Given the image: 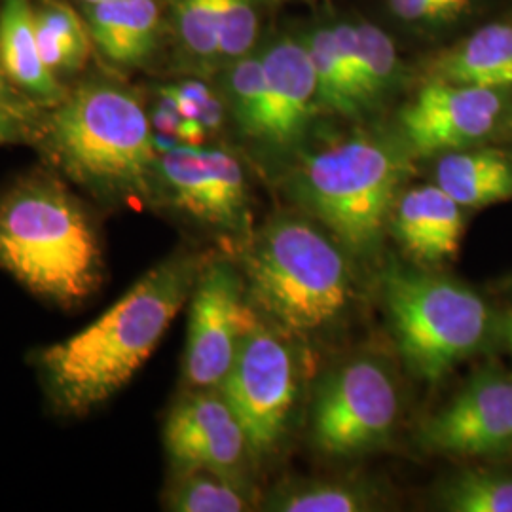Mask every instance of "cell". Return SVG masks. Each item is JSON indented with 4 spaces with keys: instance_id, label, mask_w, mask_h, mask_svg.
<instances>
[{
    "instance_id": "83f0119b",
    "label": "cell",
    "mask_w": 512,
    "mask_h": 512,
    "mask_svg": "<svg viewBox=\"0 0 512 512\" xmlns=\"http://www.w3.org/2000/svg\"><path fill=\"white\" fill-rule=\"evenodd\" d=\"M219 4L220 61H236L249 55L255 44L256 21L253 0H217Z\"/></svg>"
},
{
    "instance_id": "9a60e30c",
    "label": "cell",
    "mask_w": 512,
    "mask_h": 512,
    "mask_svg": "<svg viewBox=\"0 0 512 512\" xmlns=\"http://www.w3.org/2000/svg\"><path fill=\"white\" fill-rule=\"evenodd\" d=\"M262 67L268 92L266 141L289 145L321 105L308 48L294 38L277 40L262 55Z\"/></svg>"
},
{
    "instance_id": "cb8c5ba5",
    "label": "cell",
    "mask_w": 512,
    "mask_h": 512,
    "mask_svg": "<svg viewBox=\"0 0 512 512\" xmlns=\"http://www.w3.org/2000/svg\"><path fill=\"white\" fill-rule=\"evenodd\" d=\"M226 93L230 109L243 133L266 141L268 92L262 57L243 55L232 61L226 73Z\"/></svg>"
},
{
    "instance_id": "d4e9b609",
    "label": "cell",
    "mask_w": 512,
    "mask_h": 512,
    "mask_svg": "<svg viewBox=\"0 0 512 512\" xmlns=\"http://www.w3.org/2000/svg\"><path fill=\"white\" fill-rule=\"evenodd\" d=\"M440 509L452 512H512V476L463 471L439 490Z\"/></svg>"
},
{
    "instance_id": "277c9868",
    "label": "cell",
    "mask_w": 512,
    "mask_h": 512,
    "mask_svg": "<svg viewBox=\"0 0 512 512\" xmlns=\"http://www.w3.org/2000/svg\"><path fill=\"white\" fill-rule=\"evenodd\" d=\"M349 253L313 219L277 215L245 241L241 272L255 308L287 336L330 329L353 296Z\"/></svg>"
},
{
    "instance_id": "7a4b0ae2",
    "label": "cell",
    "mask_w": 512,
    "mask_h": 512,
    "mask_svg": "<svg viewBox=\"0 0 512 512\" xmlns=\"http://www.w3.org/2000/svg\"><path fill=\"white\" fill-rule=\"evenodd\" d=\"M42 141L52 162L93 198L131 209L158 200L154 128L126 88L84 82L55 105Z\"/></svg>"
},
{
    "instance_id": "9c48e42d",
    "label": "cell",
    "mask_w": 512,
    "mask_h": 512,
    "mask_svg": "<svg viewBox=\"0 0 512 512\" xmlns=\"http://www.w3.org/2000/svg\"><path fill=\"white\" fill-rule=\"evenodd\" d=\"M219 389L238 416L253 458L272 456L287 433L298 393L294 353L285 332L258 323Z\"/></svg>"
},
{
    "instance_id": "6da1fadb",
    "label": "cell",
    "mask_w": 512,
    "mask_h": 512,
    "mask_svg": "<svg viewBox=\"0 0 512 512\" xmlns=\"http://www.w3.org/2000/svg\"><path fill=\"white\" fill-rule=\"evenodd\" d=\"M205 260L167 256L92 325L38 351V380L55 414L86 416L131 382L188 304Z\"/></svg>"
},
{
    "instance_id": "4dcf8cb0",
    "label": "cell",
    "mask_w": 512,
    "mask_h": 512,
    "mask_svg": "<svg viewBox=\"0 0 512 512\" xmlns=\"http://www.w3.org/2000/svg\"><path fill=\"white\" fill-rule=\"evenodd\" d=\"M391 10L408 21H444L458 14L442 0H389Z\"/></svg>"
},
{
    "instance_id": "f1b7e54d",
    "label": "cell",
    "mask_w": 512,
    "mask_h": 512,
    "mask_svg": "<svg viewBox=\"0 0 512 512\" xmlns=\"http://www.w3.org/2000/svg\"><path fill=\"white\" fill-rule=\"evenodd\" d=\"M164 90L175 99L184 116L200 122L207 133L217 131L222 126L224 107L219 97L203 82L186 80L175 86H165Z\"/></svg>"
},
{
    "instance_id": "e575fe53",
    "label": "cell",
    "mask_w": 512,
    "mask_h": 512,
    "mask_svg": "<svg viewBox=\"0 0 512 512\" xmlns=\"http://www.w3.org/2000/svg\"><path fill=\"white\" fill-rule=\"evenodd\" d=\"M86 6H93V4H101V2H109V0H82Z\"/></svg>"
},
{
    "instance_id": "1f68e13d",
    "label": "cell",
    "mask_w": 512,
    "mask_h": 512,
    "mask_svg": "<svg viewBox=\"0 0 512 512\" xmlns=\"http://www.w3.org/2000/svg\"><path fill=\"white\" fill-rule=\"evenodd\" d=\"M19 90L8 80V76L0 67V109L8 110L12 114H16L19 118L29 122V110L27 103L23 99V95H19Z\"/></svg>"
},
{
    "instance_id": "f546056e",
    "label": "cell",
    "mask_w": 512,
    "mask_h": 512,
    "mask_svg": "<svg viewBox=\"0 0 512 512\" xmlns=\"http://www.w3.org/2000/svg\"><path fill=\"white\" fill-rule=\"evenodd\" d=\"M150 122H152L154 131L167 133V135L179 139L183 145L198 147L207 137V131L203 129L202 124L186 118L177 107L175 99L165 92L164 88L160 90V101L150 116Z\"/></svg>"
},
{
    "instance_id": "8fae6325",
    "label": "cell",
    "mask_w": 512,
    "mask_h": 512,
    "mask_svg": "<svg viewBox=\"0 0 512 512\" xmlns=\"http://www.w3.org/2000/svg\"><path fill=\"white\" fill-rule=\"evenodd\" d=\"M425 452L461 458L495 456L512 448V374L484 370L458 395L423 421Z\"/></svg>"
},
{
    "instance_id": "4fadbf2b",
    "label": "cell",
    "mask_w": 512,
    "mask_h": 512,
    "mask_svg": "<svg viewBox=\"0 0 512 512\" xmlns=\"http://www.w3.org/2000/svg\"><path fill=\"white\" fill-rule=\"evenodd\" d=\"M167 458L177 471L207 469L245 478L253 458L247 435L219 387L188 389L167 414Z\"/></svg>"
},
{
    "instance_id": "44dd1931",
    "label": "cell",
    "mask_w": 512,
    "mask_h": 512,
    "mask_svg": "<svg viewBox=\"0 0 512 512\" xmlns=\"http://www.w3.org/2000/svg\"><path fill=\"white\" fill-rule=\"evenodd\" d=\"M167 511L243 512L253 507V490L245 478L207 469L177 471L164 495Z\"/></svg>"
},
{
    "instance_id": "7c38bea8",
    "label": "cell",
    "mask_w": 512,
    "mask_h": 512,
    "mask_svg": "<svg viewBox=\"0 0 512 512\" xmlns=\"http://www.w3.org/2000/svg\"><path fill=\"white\" fill-rule=\"evenodd\" d=\"M503 95L429 80L401 114L404 145L418 156L475 147L497 128L507 109Z\"/></svg>"
},
{
    "instance_id": "d590c367",
    "label": "cell",
    "mask_w": 512,
    "mask_h": 512,
    "mask_svg": "<svg viewBox=\"0 0 512 512\" xmlns=\"http://www.w3.org/2000/svg\"><path fill=\"white\" fill-rule=\"evenodd\" d=\"M507 338H509V346H511L512 353V319L509 321V329H507Z\"/></svg>"
},
{
    "instance_id": "2e32d148",
    "label": "cell",
    "mask_w": 512,
    "mask_h": 512,
    "mask_svg": "<svg viewBox=\"0 0 512 512\" xmlns=\"http://www.w3.org/2000/svg\"><path fill=\"white\" fill-rule=\"evenodd\" d=\"M0 67L19 93L40 105L55 107L67 95L42 61L31 0H2L0 4Z\"/></svg>"
},
{
    "instance_id": "e0dca14e",
    "label": "cell",
    "mask_w": 512,
    "mask_h": 512,
    "mask_svg": "<svg viewBox=\"0 0 512 512\" xmlns=\"http://www.w3.org/2000/svg\"><path fill=\"white\" fill-rule=\"evenodd\" d=\"M88 31L101 54L118 67H137L154 52L160 37L156 0H109L86 8Z\"/></svg>"
},
{
    "instance_id": "ba28073f",
    "label": "cell",
    "mask_w": 512,
    "mask_h": 512,
    "mask_svg": "<svg viewBox=\"0 0 512 512\" xmlns=\"http://www.w3.org/2000/svg\"><path fill=\"white\" fill-rule=\"evenodd\" d=\"M188 304L184 382L188 389L220 387L243 340L260 323L243 272L207 256Z\"/></svg>"
},
{
    "instance_id": "5bb4252c",
    "label": "cell",
    "mask_w": 512,
    "mask_h": 512,
    "mask_svg": "<svg viewBox=\"0 0 512 512\" xmlns=\"http://www.w3.org/2000/svg\"><path fill=\"white\" fill-rule=\"evenodd\" d=\"M465 232V209L437 184L403 190L389 220V234L420 268L454 260Z\"/></svg>"
},
{
    "instance_id": "d6a6232c",
    "label": "cell",
    "mask_w": 512,
    "mask_h": 512,
    "mask_svg": "<svg viewBox=\"0 0 512 512\" xmlns=\"http://www.w3.org/2000/svg\"><path fill=\"white\" fill-rule=\"evenodd\" d=\"M27 120L19 118L8 110L0 109V145L16 143L25 133Z\"/></svg>"
},
{
    "instance_id": "7402d4cb",
    "label": "cell",
    "mask_w": 512,
    "mask_h": 512,
    "mask_svg": "<svg viewBox=\"0 0 512 512\" xmlns=\"http://www.w3.org/2000/svg\"><path fill=\"white\" fill-rule=\"evenodd\" d=\"M38 50L54 74L76 73L90 54V35L71 6L48 2L35 10Z\"/></svg>"
},
{
    "instance_id": "836d02e7",
    "label": "cell",
    "mask_w": 512,
    "mask_h": 512,
    "mask_svg": "<svg viewBox=\"0 0 512 512\" xmlns=\"http://www.w3.org/2000/svg\"><path fill=\"white\" fill-rule=\"evenodd\" d=\"M442 2L448 4L456 14H461L469 6V0H442Z\"/></svg>"
},
{
    "instance_id": "ac0fdd59",
    "label": "cell",
    "mask_w": 512,
    "mask_h": 512,
    "mask_svg": "<svg viewBox=\"0 0 512 512\" xmlns=\"http://www.w3.org/2000/svg\"><path fill=\"white\" fill-rule=\"evenodd\" d=\"M431 80L512 92V25L492 23L437 55Z\"/></svg>"
},
{
    "instance_id": "5b68a950",
    "label": "cell",
    "mask_w": 512,
    "mask_h": 512,
    "mask_svg": "<svg viewBox=\"0 0 512 512\" xmlns=\"http://www.w3.org/2000/svg\"><path fill=\"white\" fill-rule=\"evenodd\" d=\"M412 152L382 135H353L304 156L291 196L349 255L374 258L410 175Z\"/></svg>"
},
{
    "instance_id": "603a6c76",
    "label": "cell",
    "mask_w": 512,
    "mask_h": 512,
    "mask_svg": "<svg viewBox=\"0 0 512 512\" xmlns=\"http://www.w3.org/2000/svg\"><path fill=\"white\" fill-rule=\"evenodd\" d=\"M317 80L319 103L344 116H357L366 110L361 93L342 63L332 29H317L304 40Z\"/></svg>"
},
{
    "instance_id": "ffe728a7",
    "label": "cell",
    "mask_w": 512,
    "mask_h": 512,
    "mask_svg": "<svg viewBox=\"0 0 512 512\" xmlns=\"http://www.w3.org/2000/svg\"><path fill=\"white\" fill-rule=\"evenodd\" d=\"M380 490L357 478L289 480L272 490L264 509L275 512H366L382 505Z\"/></svg>"
},
{
    "instance_id": "8992f818",
    "label": "cell",
    "mask_w": 512,
    "mask_h": 512,
    "mask_svg": "<svg viewBox=\"0 0 512 512\" xmlns=\"http://www.w3.org/2000/svg\"><path fill=\"white\" fill-rule=\"evenodd\" d=\"M384 302L404 365L429 384L473 357L494 325L482 296L425 268H391L384 275Z\"/></svg>"
},
{
    "instance_id": "30bf717a",
    "label": "cell",
    "mask_w": 512,
    "mask_h": 512,
    "mask_svg": "<svg viewBox=\"0 0 512 512\" xmlns=\"http://www.w3.org/2000/svg\"><path fill=\"white\" fill-rule=\"evenodd\" d=\"M156 192L186 219L224 236H251V198L238 158L222 148L179 145L156 162Z\"/></svg>"
},
{
    "instance_id": "52a82bcc",
    "label": "cell",
    "mask_w": 512,
    "mask_h": 512,
    "mask_svg": "<svg viewBox=\"0 0 512 512\" xmlns=\"http://www.w3.org/2000/svg\"><path fill=\"white\" fill-rule=\"evenodd\" d=\"M401 414V395L389 366L355 357L321 382L311 410V439L319 452L349 458L391 439Z\"/></svg>"
},
{
    "instance_id": "d6986e66",
    "label": "cell",
    "mask_w": 512,
    "mask_h": 512,
    "mask_svg": "<svg viewBox=\"0 0 512 512\" xmlns=\"http://www.w3.org/2000/svg\"><path fill=\"white\" fill-rule=\"evenodd\" d=\"M435 184L463 209L512 200V160L495 148H463L440 154Z\"/></svg>"
},
{
    "instance_id": "4316f807",
    "label": "cell",
    "mask_w": 512,
    "mask_h": 512,
    "mask_svg": "<svg viewBox=\"0 0 512 512\" xmlns=\"http://www.w3.org/2000/svg\"><path fill=\"white\" fill-rule=\"evenodd\" d=\"M171 8L184 52L203 67L220 61L217 0H171Z\"/></svg>"
},
{
    "instance_id": "484cf974",
    "label": "cell",
    "mask_w": 512,
    "mask_h": 512,
    "mask_svg": "<svg viewBox=\"0 0 512 512\" xmlns=\"http://www.w3.org/2000/svg\"><path fill=\"white\" fill-rule=\"evenodd\" d=\"M361 84L368 105L382 101L401 80V61L393 40L372 23L357 25Z\"/></svg>"
},
{
    "instance_id": "3957f363",
    "label": "cell",
    "mask_w": 512,
    "mask_h": 512,
    "mask_svg": "<svg viewBox=\"0 0 512 512\" xmlns=\"http://www.w3.org/2000/svg\"><path fill=\"white\" fill-rule=\"evenodd\" d=\"M0 270L59 308H76L99 291V234L65 184L31 175L0 194Z\"/></svg>"
}]
</instances>
